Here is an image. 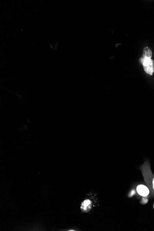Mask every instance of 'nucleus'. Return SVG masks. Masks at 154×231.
I'll use <instances>...</instances> for the list:
<instances>
[{
  "label": "nucleus",
  "mask_w": 154,
  "mask_h": 231,
  "mask_svg": "<svg viewBox=\"0 0 154 231\" xmlns=\"http://www.w3.org/2000/svg\"><path fill=\"white\" fill-rule=\"evenodd\" d=\"M141 170L147 185L151 190L154 197V175L151 172L150 163L146 161L141 167Z\"/></svg>",
  "instance_id": "f257e3e1"
},
{
  "label": "nucleus",
  "mask_w": 154,
  "mask_h": 231,
  "mask_svg": "<svg viewBox=\"0 0 154 231\" xmlns=\"http://www.w3.org/2000/svg\"><path fill=\"white\" fill-rule=\"evenodd\" d=\"M141 61L145 72L150 75H152L154 72V61L151 58H143V57Z\"/></svg>",
  "instance_id": "f03ea898"
},
{
  "label": "nucleus",
  "mask_w": 154,
  "mask_h": 231,
  "mask_svg": "<svg viewBox=\"0 0 154 231\" xmlns=\"http://www.w3.org/2000/svg\"><path fill=\"white\" fill-rule=\"evenodd\" d=\"M137 191L139 195L143 197L148 196L150 193V190L148 187L143 185H140L137 186Z\"/></svg>",
  "instance_id": "7ed1b4c3"
},
{
  "label": "nucleus",
  "mask_w": 154,
  "mask_h": 231,
  "mask_svg": "<svg viewBox=\"0 0 154 231\" xmlns=\"http://www.w3.org/2000/svg\"><path fill=\"white\" fill-rule=\"evenodd\" d=\"M91 200L89 199L85 200L82 203L81 209L84 212H87L91 207Z\"/></svg>",
  "instance_id": "20e7f679"
},
{
  "label": "nucleus",
  "mask_w": 154,
  "mask_h": 231,
  "mask_svg": "<svg viewBox=\"0 0 154 231\" xmlns=\"http://www.w3.org/2000/svg\"><path fill=\"white\" fill-rule=\"evenodd\" d=\"M152 52L149 48L145 47L143 49V58H151L152 57Z\"/></svg>",
  "instance_id": "39448f33"
},
{
  "label": "nucleus",
  "mask_w": 154,
  "mask_h": 231,
  "mask_svg": "<svg viewBox=\"0 0 154 231\" xmlns=\"http://www.w3.org/2000/svg\"><path fill=\"white\" fill-rule=\"evenodd\" d=\"M133 190H132V192H130V197H132V196H133V195H134V194H135V192H134L133 193Z\"/></svg>",
  "instance_id": "423d86ee"
},
{
  "label": "nucleus",
  "mask_w": 154,
  "mask_h": 231,
  "mask_svg": "<svg viewBox=\"0 0 154 231\" xmlns=\"http://www.w3.org/2000/svg\"></svg>",
  "instance_id": "0eeeda50"
}]
</instances>
